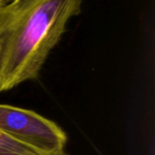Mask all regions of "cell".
Returning a JSON list of instances; mask_svg holds the SVG:
<instances>
[{
    "mask_svg": "<svg viewBox=\"0 0 155 155\" xmlns=\"http://www.w3.org/2000/svg\"><path fill=\"white\" fill-rule=\"evenodd\" d=\"M80 0H1L0 93L35 80Z\"/></svg>",
    "mask_w": 155,
    "mask_h": 155,
    "instance_id": "1",
    "label": "cell"
},
{
    "mask_svg": "<svg viewBox=\"0 0 155 155\" xmlns=\"http://www.w3.org/2000/svg\"><path fill=\"white\" fill-rule=\"evenodd\" d=\"M0 132L43 155H64L67 134L52 120L28 109L0 104Z\"/></svg>",
    "mask_w": 155,
    "mask_h": 155,
    "instance_id": "2",
    "label": "cell"
},
{
    "mask_svg": "<svg viewBox=\"0 0 155 155\" xmlns=\"http://www.w3.org/2000/svg\"><path fill=\"white\" fill-rule=\"evenodd\" d=\"M0 155H43L0 132ZM64 155H68L65 153Z\"/></svg>",
    "mask_w": 155,
    "mask_h": 155,
    "instance_id": "3",
    "label": "cell"
},
{
    "mask_svg": "<svg viewBox=\"0 0 155 155\" xmlns=\"http://www.w3.org/2000/svg\"><path fill=\"white\" fill-rule=\"evenodd\" d=\"M0 2H1V0H0Z\"/></svg>",
    "mask_w": 155,
    "mask_h": 155,
    "instance_id": "4",
    "label": "cell"
}]
</instances>
